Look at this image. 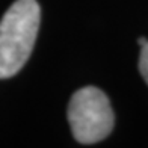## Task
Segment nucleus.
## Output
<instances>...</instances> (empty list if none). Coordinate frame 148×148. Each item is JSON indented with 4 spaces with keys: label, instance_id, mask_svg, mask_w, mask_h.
<instances>
[{
    "label": "nucleus",
    "instance_id": "obj_1",
    "mask_svg": "<svg viewBox=\"0 0 148 148\" xmlns=\"http://www.w3.org/2000/svg\"><path fill=\"white\" fill-rule=\"evenodd\" d=\"M41 9L36 0H17L0 21V79L23 68L36 41Z\"/></svg>",
    "mask_w": 148,
    "mask_h": 148
},
{
    "label": "nucleus",
    "instance_id": "obj_2",
    "mask_svg": "<svg viewBox=\"0 0 148 148\" xmlns=\"http://www.w3.org/2000/svg\"><path fill=\"white\" fill-rule=\"evenodd\" d=\"M68 121L77 142L95 144L110 134L115 118L106 94L95 86H86L71 97Z\"/></svg>",
    "mask_w": 148,
    "mask_h": 148
},
{
    "label": "nucleus",
    "instance_id": "obj_3",
    "mask_svg": "<svg viewBox=\"0 0 148 148\" xmlns=\"http://www.w3.org/2000/svg\"><path fill=\"white\" fill-rule=\"evenodd\" d=\"M139 71L144 80L148 85V41L140 47V58H139Z\"/></svg>",
    "mask_w": 148,
    "mask_h": 148
},
{
    "label": "nucleus",
    "instance_id": "obj_4",
    "mask_svg": "<svg viewBox=\"0 0 148 148\" xmlns=\"http://www.w3.org/2000/svg\"><path fill=\"white\" fill-rule=\"evenodd\" d=\"M147 41H148V39H145V38H139V39H138V42H139V45H140V47H142Z\"/></svg>",
    "mask_w": 148,
    "mask_h": 148
}]
</instances>
